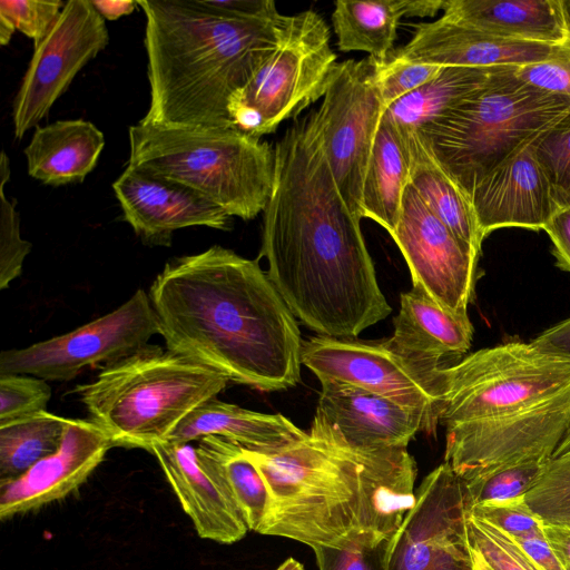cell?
<instances>
[{
  "instance_id": "1",
  "label": "cell",
  "mask_w": 570,
  "mask_h": 570,
  "mask_svg": "<svg viewBox=\"0 0 570 570\" xmlns=\"http://www.w3.org/2000/svg\"><path fill=\"white\" fill-rule=\"evenodd\" d=\"M360 223L338 190L314 109L274 146L261 255L289 311L320 335L354 338L392 312Z\"/></svg>"
},
{
  "instance_id": "2",
  "label": "cell",
  "mask_w": 570,
  "mask_h": 570,
  "mask_svg": "<svg viewBox=\"0 0 570 570\" xmlns=\"http://www.w3.org/2000/svg\"><path fill=\"white\" fill-rule=\"evenodd\" d=\"M149 298L168 350L261 391L298 383L297 322L257 261L219 245L174 258Z\"/></svg>"
},
{
  "instance_id": "3",
  "label": "cell",
  "mask_w": 570,
  "mask_h": 570,
  "mask_svg": "<svg viewBox=\"0 0 570 570\" xmlns=\"http://www.w3.org/2000/svg\"><path fill=\"white\" fill-rule=\"evenodd\" d=\"M244 450L269 493L261 534L312 549L377 544L415 504L417 470L406 448L353 446L316 414L309 432L281 449Z\"/></svg>"
},
{
  "instance_id": "4",
  "label": "cell",
  "mask_w": 570,
  "mask_h": 570,
  "mask_svg": "<svg viewBox=\"0 0 570 570\" xmlns=\"http://www.w3.org/2000/svg\"><path fill=\"white\" fill-rule=\"evenodd\" d=\"M150 102L144 121L234 127L229 99L274 52L287 16L250 18L219 12L205 0H138ZM235 128V127H234Z\"/></svg>"
},
{
  "instance_id": "5",
  "label": "cell",
  "mask_w": 570,
  "mask_h": 570,
  "mask_svg": "<svg viewBox=\"0 0 570 570\" xmlns=\"http://www.w3.org/2000/svg\"><path fill=\"white\" fill-rule=\"evenodd\" d=\"M227 382L184 355L148 344L105 365L94 382L75 392L112 446L149 451Z\"/></svg>"
},
{
  "instance_id": "6",
  "label": "cell",
  "mask_w": 570,
  "mask_h": 570,
  "mask_svg": "<svg viewBox=\"0 0 570 570\" xmlns=\"http://www.w3.org/2000/svg\"><path fill=\"white\" fill-rule=\"evenodd\" d=\"M128 164L186 185L244 220L263 213L272 191L274 147L234 127L144 121L129 127Z\"/></svg>"
},
{
  "instance_id": "7",
  "label": "cell",
  "mask_w": 570,
  "mask_h": 570,
  "mask_svg": "<svg viewBox=\"0 0 570 570\" xmlns=\"http://www.w3.org/2000/svg\"><path fill=\"white\" fill-rule=\"evenodd\" d=\"M499 67L483 88L421 127L434 156L469 197L494 168L570 109V98L535 89Z\"/></svg>"
},
{
  "instance_id": "8",
  "label": "cell",
  "mask_w": 570,
  "mask_h": 570,
  "mask_svg": "<svg viewBox=\"0 0 570 570\" xmlns=\"http://www.w3.org/2000/svg\"><path fill=\"white\" fill-rule=\"evenodd\" d=\"M439 423L445 428L514 412L570 387V361L531 343L508 342L479 350L438 371Z\"/></svg>"
},
{
  "instance_id": "9",
  "label": "cell",
  "mask_w": 570,
  "mask_h": 570,
  "mask_svg": "<svg viewBox=\"0 0 570 570\" xmlns=\"http://www.w3.org/2000/svg\"><path fill=\"white\" fill-rule=\"evenodd\" d=\"M330 38L326 22L314 10L287 16L274 52L229 99L232 125L262 138L323 98L337 65Z\"/></svg>"
},
{
  "instance_id": "10",
  "label": "cell",
  "mask_w": 570,
  "mask_h": 570,
  "mask_svg": "<svg viewBox=\"0 0 570 570\" xmlns=\"http://www.w3.org/2000/svg\"><path fill=\"white\" fill-rule=\"evenodd\" d=\"M570 425V387L528 407L446 428L444 462L470 488L491 474L550 460Z\"/></svg>"
},
{
  "instance_id": "11",
  "label": "cell",
  "mask_w": 570,
  "mask_h": 570,
  "mask_svg": "<svg viewBox=\"0 0 570 570\" xmlns=\"http://www.w3.org/2000/svg\"><path fill=\"white\" fill-rule=\"evenodd\" d=\"M159 334L149 295L138 289L112 312L76 330L0 354V375L24 374L70 381L86 367L109 365L148 345Z\"/></svg>"
},
{
  "instance_id": "12",
  "label": "cell",
  "mask_w": 570,
  "mask_h": 570,
  "mask_svg": "<svg viewBox=\"0 0 570 570\" xmlns=\"http://www.w3.org/2000/svg\"><path fill=\"white\" fill-rule=\"evenodd\" d=\"M374 77L370 56L337 62L316 109L324 153L338 190L361 219L366 168L385 110Z\"/></svg>"
},
{
  "instance_id": "13",
  "label": "cell",
  "mask_w": 570,
  "mask_h": 570,
  "mask_svg": "<svg viewBox=\"0 0 570 570\" xmlns=\"http://www.w3.org/2000/svg\"><path fill=\"white\" fill-rule=\"evenodd\" d=\"M415 499L389 541L385 570H472L465 540L471 502L461 478L444 462L424 478Z\"/></svg>"
},
{
  "instance_id": "14",
  "label": "cell",
  "mask_w": 570,
  "mask_h": 570,
  "mask_svg": "<svg viewBox=\"0 0 570 570\" xmlns=\"http://www.w3.org/2000/svg\"><path fill=\"white\" fill-rule=\"evenodd\" d=\"M109 42L106 20L91 0H69L48 35L33 46L12 106L13 132L21 139L39 126L76 75Z\"/></svg>"
},
{
  "instance_id": "15",
  "label": "cell",
  "mask_w": 570,
  "mask_h": 570,
  "mask_svg": "<svg viewBox=\"0 0 570 570\" xmlns=\"http://www.w3.org/2000/svg\"><path fill=\"white\" fill-rule=\"evenodd\" d=\"M301 361L321 382L355 385L420 412L435 432L441 412L439 370L424 371L382 342L323 335L303 342Z\"/></svg>"
},
{
  "instance_id": "16",
  "label": "cell",
  "mask_w": 570,
  "mask_h": 570,
  "mask_svg": "<svg viewBox=\"0 0 570 570\" xmlns=\"http://www.w3.org/2000/svg\"><path fill=\"white\" fill-rule=\"evenodd\" d=\"M391 236L409 266L413 287L453 313L468 314L480 255L426 207L410 184Z\"/></svg>"
},
{
  "instance_id": "17",
  "label": "cell",
  "mask_w": 570,
  "mask_h": 570,
  "mask_svg": "<svg viewBox=\"0 0 570 570\" xmlns=\"http://www.w3.org/2000/svg\"><path fill=\"white\" fill-rule=\"evenodd\" d=\"M151 452L203 539L230 544L242 540L248 527L216 455L198 440L163 441Z\"/></svg>"
},
{
  "instance_id": "18",
  "label": "cell",
  "mask_w": 570,
  "mask_h": 570,
  "mask_svg": "<svg viewBox=\"0 0 570 570\" xmlns=\"http://www.w3.org/2000/svg\"><path fill=\"white\" fill-rule=\"evenodd\" d=\"M112 189L124 219L148 245L169 246L177 229L232 227V216L193 188L127 165Z\"/></svg>"
},
{
  "instance_id": "19",
  "label": "cell",
  "mask_w": 570,
  "mask_h": 570,
  "mask_svg": "<svg viewBox=\"0 0 570 570\" xmlns=\"http://www.w3.org/2000/svg\"><path fill=\"white\" fill-rule=\"evenodd\" d=\"M469 199L483 238L503 227L543 229L560 208L532 141L490 171Z\"/></svg>"
},
{
  "instance_id": "20",
  "label": "cell",
  "mask_w": 570,
  "mask_h": 570,
  "mask_svg": "<svg viewBox=\"0 0 570 570\" xmlns=\"http://www.w3.org/2000/svg\"><path fill=\"white\" fill-rule=\"evenodd\" d=\"M114 448L90 420L69 419L59 450L0 483V519L60 500L79 488Z\"/></svg>"
},
{
  "instance_id": "21",
  "label": "cell",
  "mask_w": 570,
  "mask_h": 570,
  "mask_svg": "<svg viewBox=\"0 0 570 570\" xmlns=\"http://www.w3.org/2000/svg\"><path fill=\"white\" fill-rule=\"evenodd\" d=\"M412 39L399 52L438 66L494 68L522 66L563 55L570 45L510 40L442 16L415 26Z\"/></svg>"
},
{
  "instance_id": "22",
  "label": "cell",
  "mask_w": 570,
  "mask_h": 570,
  "mask_svg": "<svg viewBox=\"0 0 570 570\" xmlns=\"http://www.w3.org/2000/svg\"><path fill=\"white\" fill-rule=\"evenodd\" d=\"M321 384L315 414L353 446L407 448L419 431L432 433L420 412L391 399L342 382Z\"/></svg>"
},
{
  "instance_id": "23",
  "label": "cell",
  "mask_w": 570,
  "mask_h": 570,
  "mask_svg": "<svg viewBox=\"0 0 570 570\" xmlns=\"http://www.w3.org/2000/svg\"><path fill=\"white\" fill-rule=\"evenodd\" d=\"M472 337L468 314L453 313L413 287L401 294L394 333L382 343L413 365L434 372L445 366V360L466 353Z\"/></svg>"
},
{
  "instance_id": "24",
  "label": "cell",
  "mask_w": 570,
  "mask_h": 570,
  "mask_svg": "<svg viewBox=\"0 0 570 570\" xmlns=\"http://www.w3.org/2000/svg\"><path fill=\"white\" fill-rule=\"evenodd\" d=\"M105 136L85 119L36 127L23 154L30 177L53 187L82 183L96 167Z\"/></svg>"
},
{
  "instance_id": "25",
  "label": "cell",
  "mask_w": 570,
  "mask_h": 570,
  "mask_svg": "<svg viewBox=\"0 0 570 570\" xmlns=\"http://www.w3.org/2000/svg\"><path fill=\"white\" fill-rule=\"evenodd\" d=\"M282 414H266L213 397L194 410L167 439L189 443L207 435L220 436L248 451L267 453L304 435Z\"/></svg>"
},
{
  "instance_id": "26",
  "label": "cell",
  "mask_w": 570,
  "mask_h": 570,
  "mask_svg": "<svg viewBox=\"0 0 570 570\" xmlns=\"http://www.w3.org/2000/svg\"><path fill=\"white\" fill-rule=\"evenodd\" d=\"M443 16L498 37L567 43L560 0H449Z\"/></svg>"
},
{
  "instance_id": "27",
  "label": "cell",
  "mask_w": 570,
  "mask_h": 570,
  "mask_svg": "<svg viewBox=\"0 0 570 570\" xmlns=\"http://www.w3.org/2000/svg\"><path fill=\"white\" fill-rule=\"evenodd\" d=\"M443 6V0H337L332 13L337 48L383 61L394 51L403 17H434Z\"/></svg>"
},
{
  "instance_id": "28",
  "label": "cell",
  "mask_w": 570,
  "mask_h": 570,
  "mask_svg": "<svg viewBox=\"0 0 570 570\" xmlns=\"http://www.w3.org/2000/svg\"><path fill=\"white\" fill-rule=\"evenodd\" d=\"M400 129L409 159V184L426 207L458 238L480 255L484 238L469 197L439 163L420 130Z\"/></svg>"
},
{
  "instance_id": "29",
  "label": "cell",
  "mask_w": 570,
  "mask_h": 570,
  "mask_svg": "<svg viewBox=\"0 0 570 570\" xmlns=\"http://www.w3.org/2000/svg\"><path fill=\"white\" fill-rule=\"evenodd\" d=\"M409 185V159L402 130L382 116L368 159L362 194V217L391 235L401 216Z\"/></svg>"
},
{
  "instance_id": "30",
  "label": "cell",
  "mask_w": 570,
  "mask_h": 570,
  "mask_svg": "<svg viewBox=\"0 0 570 570\" xmlns=\"http://www.w3.org/2000/svg\"><path fill=\"white\" fill-rule=\"evenodd\" d=\"M498 68L443 67L432 80L385 108L383 115L402 128L420 129L483 88Z\"/></svg>"
},
{
  "instance_id": "31",
  "label": "cell",
  "mask_w": 570,
  "mask_h": 570,
  "mask_svg": "<svg viewBox=\"0 0 570 570\" xmlns=\"http://www.w3.org/2000/svg\"><path fill=\"white\" fill-rule=\"evenodd\" d=\"M69 419L43 411L0 424V483L17 479L61 446Z\"/></svg>"
},
{
  "instance_id": "32",
  "label": "cell",
  "mask_w": 570,
  "mask_h": 570,
  "mask_svg": "<svg viewBox=\"0 0 570 570\" xmlns=\"http://www.w3.org/2000/svg\"><path fill=\"white\" fill-rule=\"evenodd\" d=\"M218 459L248 530L258 532L265 519L269 493L256 465L245 450L220 436L199 439Z\"/></svg>"
},
{
  "instance_id": "33",
  "label": "cell",
  "mask_w": 570,
  "mask_h": 570,
  "mask_svg": "<svg viewBox=\"0 0 570 570\" xmlns=\"http://www.w3.org/2000/svg\"><path fill=\"white\" fill-rule=\"evenodd\" d=\"M465 540L472 570H541L512 535L470 510L465 517Z\"/></svg>"
},
{
  "instance_id": "34",
  "label": "cell",
  "mask_w": 570,
  "mask_h": 570,
  "mask_svg": "<svg viewBox=\"0 0 570 570\" xmlns=\"http://www.w3.org/2000/svg\"><path fill=\"white\" fill-rule=\"evenodd\" d=\"M523 498L542 522L570 519V452L542 464Z\"/></svg>"
},
{
  "instance_id": "35",
  "label": "cell",
  "mask_w": 570,
  "mask_h": 570,
  "mask_svg": "<svg viewBox=\"0 0 570 570\" xmlns=\"http://www.w3.org/2000/svg\"><path fill=\"white\" fill-rule=\"evenodd\" d=\"M9 157L2 150L0 157V289L9 287L20 276L31 243L20 235V218L16 200L6 196L4 187L10 180Z\"/></svg>"
},
{
  "instance_id": "36",
  "label": "cell",
  "mask_w": 570,
  "mask_h": 570,
  "mask_svg": "<svg viewBox=\"0 0 570 570\" xmlns=\"http://www.w3.org/2000/svg\"><path fill=\"white\" fill-rule=\"evenodd\" d=\"M560 207H570V109L532 140Z\"/></svg>"
},
{
  "instance_id": "37",
  "label": "cell",
  "mask_w": 570,
  "mask_h": 570,
  "mask_svg": "<svg viewBox=\"0 0 570 570\" xmlns=\"http://www.w3.org/2000/svg\"><path fill=\"white\" fill-rule=\"evenodd\" d=\"M373 61L375 85L385 108L432 80L444 67L409 59L395 49L385 60Z\"/></svg>"
},
{
  "instance_id": "38",
  "label": "cell",
  "mask_w": 570,
  "mask_h": 570,
  "mask_svg": "<svg viewBox=\"0 0 570 570\" xmlns=\"http://www.w3.org/2000/svg\"><path fill=\"white\" fill-rule=\"evenodd\" d=\"M47 381L24 374L0 375V424L47 411Z\"/></svg>"
},
{
  "instance_id": "39",
  "label": "cell",
  "mask_w": 570,
  "mask_h": 570,
  "mask_svg": "<svg viewBox=\"0 0 570 570\" xmlns=\"http://www.w3.org/2000/svg\"><path fill=\"white\" fill-rule=\"evenodd\" d=\"M65 3L60 0H1L0 16L37 46L51 30Z\"/></svg>"
},
{
  "instance_id": "40",
  "label": "cell",
  "mask_w": 570,
  "mask_h": 570,
  "mask_svg": "<svg viewBox=\"0 0 570 570\" xmlns=\"http://www.w3.org/2000/svg\"><path fill=\"white\" fill-rule=\"evenodd\" d=\"M469 510L512 537H523L542 531L543 522L529 508L523 497L479 502L471 504Z\"/></svg>"
},
{
  "instance_id": "41",
  "label": "cell",
  "mask_w": 570,
  "mask_h": 570,
  "mask_svg": "<svg viewBox=\"0 0 570 570\" xmlns=\"http://www.w3.org/2000/svg\"><path fill=\"white\" fill-rule=\"evenodd\" d=\"M541 466L539 464L511 466L491 474L473 487H465L471 504L524 497Z\"/></svg>"
},
{
  "instance_id": "42",
  "label": "cell",
  "mask_w": 570,
  "mask_h": 570,
  "mask_svg": "<svg viewBox=\"0 0 570 570\" xmlns=\"http://www.w3.org/2000/svg\"><path fill=\"white\" fill-rule=\"evenodd\" d=\"M391 539V538H390ZM348 549L313 548L318 570H385L389 541Z\"/></svg>"
},
{
  "instance_id": "43",
  "label": "cell",
  "mask_w": 570,
  "mask_h": 570,
  "mask_svg": "<svg viewBox=\"0 0 570 570\" xmlns=\"http://www.w3.org/2000/svg\"><path fill=\"white\" fill-rule=\"evenodd\" d=\"M515 76L535 89L570 98V49L558 57L518 66Z\"/></svg>"
},
{
  "instance_id": "44",
  "label": "cell",
  "mask_w": 570,
  "mask_h": 570,
  "mask_svg": "<svg viewBox=\"0 0 570 570\" xmlns=\"http://www.w3.org/2000/svg\"><path fill=\"white\" fill-rule=\"evenodd\" d=\"M543 230L552 242L557 266L570 272V207H560Z\"/></svg>"
},
{
  "instance_id": "45",
  "label": "cell",
  "mask_w": 570,
  "mask_h": 570,
  "mask_svg": "<svg viewBox=\"0 0 570 570\" xmlns=\"http://www.w3.org/2000/svg\"><path fill=\"white\" fill-rule=\"evenodd\" d=\"M530 343L542 353L570 361V317L547 328Z\"/></svg>"
},
{
  "instance_id": "46",
  "label": "cell",
  "mask_w": 570,
  "mask_h": 570,
  "mask_svg": "<svg viewBox=\"0 0 570 570\" xmlns=\"http://www.w3.org/2000/svg\"><path fill=\"white\" fill-rule=\"evenodd\" d=\"M513 538L541 570H567L542 531Z\"/></svg>"
},
{
  "instance_id": "47",
  "label": "cell",
  "mask_w": 570,
  "mask_h": 570,
  "mask_svg": "<svg viewBox=\"0 0 570 570\" xmlns=\"http://www.w3.org/2000/svg\"><path fill=\"white\" fill-rule=\"evenodd\" d=\"M213 9L235 17H259L276 10L272 0H205Z\"/></svg>"
},
{
  "instance_id": "48",
  "label": "cell",
  "mask_w": 570,
  "mask_h": 570,
  "mask_svg": "<svg viewBox=\"0 0 570 570\" xmlns=\"http://www.w3.org/2000/svg\"><path fill=\"white\" fill-rule=\"evenodd\" d=\"M542 532L567 570H570V519L543 522Z\"/></svg>"
},
{
  "instance_id": "49",
  "label": "cell",
  "mask_w": 570,
  "mask_h": 570,
  "mask_svg": "<svg viewBox=\"0 0 570 570\" xmlns=\"http://www.w3.org/2000/svg\"><path fill=\"white\" fill-rule=\"evenodd\" d=\"M91 3L105 20L110 21L132 13L138 6L132 0H91Z\"/></svg>"
},
{
  "instance_id": "50",
  "label": "cell",
  "mask_w": 570,
  "mask_h": 570,
  "mask_svg": "<svg viewBox=\"0 0 570 570\" xmlns=\"http://www.w3.org/2000/svg\"><path fill=\"white\" fill-rule=\"evenodd\" d=\"M14 31H16V28L13 27V24L8 19L0 16V45L1 46H7L10 42Z\"/></svg>"
},
{
  "instance_id": "51",
  "label": "cell",
  "mask_w": 570,
  "mask_h": 570,
  "mask_svg": "<svg viewBox=\"0 0 570 570\" xmlns=\"http://www.w3.org/2000/svg\"><path fill=\"white\" fill-rule=\"evenodd\" d=\"M567 42L570 45V0H560Z\"/></svg>"
},
{
  "instance_id": "52",
  "label": "cell",
  "mask_w": 570,
  "mask_h": 570,
  "mask_svg": "<svg viewBox=\"0 0 570 570\" xmlns=\"http://www.w3.org/2000/svg\"><path fill=\"white\" fill-rule=\"evenodd\" d=\"M570 452V425L562 438L560 444L558 445L557 450L554 451L552 458L560 456L563 454H567Z\"/></svg>"
},
{
  "instance_id": "53",
  "label": "cell",
  "mask_w": 570,
  "mask_h": 570,
  "mask_svg": "<svg viewBox=\"0 0 570 570\" xmlns=\"http://www.w3.org/2000/svg\"><path fill=\"white\" fill-rule=\"evenodd\" d=\"M276 570H304V567L294 558H288Z\"/></svg>"
}]
</instances>
